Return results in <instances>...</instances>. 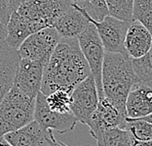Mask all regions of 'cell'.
Here are the masks:
<instances>
[{
  "instance_id": "obj_21",
  "label": "cell",
  "mask_w": 152,
  "mask_h": 146,
  "mask_svg": "<svg viewBox=\"0 0 152 146\" xmlns=\"http://www.w3.org/2000/svg\"><path fill=\"white\" fill-rule=\"evenodd\" d=\"M73 4L87 17L89 21L101 22L108 15V9L105 0H90L84 4Z\"/></svg>"
},
{
  "instance_id": "obj_33",
  "label": "cell",
  "mask_w": 152,
  "mask_h": 146,
  "mask_svg": "<svg viewBox=\"0 0 152 146\" xmlns=\"http://www.w3.org/2000/svg\"><path fill=\"white\" fill-rule=\"evenodd\" d=\"M141 119L145 120V121L149 122V123H151V124H152V113H150L149 115H147V116H145V117L141 118Z\"/></svg>"
},
{
  "instance_id": "obj_18",
  "label": "cell",
  "mask_w": 152,
  "mask_h": 146,
  "mask_svg": "<svg viewBox=\"0 0 152 146\" xmlns=\"http://www.w3.org/2000/svg\"><path fill=\"white\" fill-rule=\"evenodd\" d=\"M95 139L98 146H132L133 140L125 128L112 127L103 130Z\"/></svg>"
},
{
  "instance_id": "obj_19",
  "label": "cell",
  "mask_w": 152,
  "mask_h": 146,
  "mask_svg": "<svg viewBox=\"0 0 152 146\" xmlns=\"http://www.w3.org/2000/svg\"><path fill=\"white\" fill-rule=\"evenodd\" d=\"M125 130L129 133L133 141L152 140V124L141 119L126 118Z\"/></svg>"
},
{
  "instance_id": "obj_16",
  "label": "cell",
  "mask_w": 152,
  "mask_h": 146,
  "mask_svg": "<svg viewBox=\"0 0 152 146\" xmlns=\"http://www.w3.org/2000/svg\"><path fill=\"white\" fill-rule=\"evenodd\" d=\"M127 118L140 119L152 113V88L136 85L131 89L126 101Z\"/></svg>"
},
{
  "instance_id": "obj_8",
  "label": "cell",
  "mask_w": 152,
  "mask_h": 146,
  "mask_svg": "<svg viewBox=\"0 0 152 146\" xmlns=\"http://www.w3.org/2000/svg\"><path fill=\"white\" fill-rule=\"evenodd\" d=\"M127 114L122 112L115 104L103 95L99 98L98 106L88 121L87 126L94 138L103 130L112 127L125 128Z\"/></svg>"
},
{
  "instance_id": "obj_31",
  "label": "cell",
  "mask_w": 152,
  "mask_h": 146,
  "mask_svg": "<svg viewBox=\"0 0 152 146\" xmlns=\"http://www.w3.org/2000/svg\"><path fill=\"white\" fill-rule=\"evenodd\" d=\"M146 57H147V59H148V61H149L150 66L152 67V46H151V48H150V50L148 51V53L146 54Z\"/></svg>"
},
{
  "instance_id": "obj_6",
  "label": "cell",
  "mask_w": 152,
  "mask_h": 146,
  "mask_svg": "<svg viewBox=\"0 0 152 146\" xmlns=\"http://www.w3.org/2000/svg\"><path fill=\"white\" fill-rule=\"evenodd\" d=\"M61 38L53 27L40 30L26 38L19 47V54L20 58L39 62L45 67Z\"/></svg>"
},
{
  "instance_id": "obj_3",
  "label": "cell",
  "mask_w": 152,
  "mask_h": 146,
  "mask_svg": "<svg viewBox=\"0 0 152 146\" xmlns=\"http://www.w3.org/2000/svg\"><path fill=\"white\" fill-rule=\"evenodd\" d=\"M35 99L12 86L0 102V137L34 121Z\"/></svg>"
},
{
  "instance_id": "obj_12",
  "label": "cell",
  "mask_w": 152,
  "mask_h": 146,
  "mask_svg": "<svg viewBox=\"0 0 152 146\" xmlns=\"http://www.w3.org/2000/svg\"><path fill=\"white\" fill-rule=\"evenodd\" d=\"M53 136L52 130L43 127L36 121L3 135L11 146H50Z\"/></svg>"
},
{
  "instance_id": "obj_14",
  "label": "cell",
  "mask_w": 152,
  "mask_h": 146,
  "mask_svg": "<svg viewBox=\"0 0 152 146\" xmlns=\"http://www.w3.org/2000/svg\"><path fill=\"white\" fill-rule=\"evenodd\" d=\"M152 46V34L140 23L134 21L127 30L124 47L127 55L137 59L146 55Z\"/></svg>"
},
{
  "instance_id": "obj_15",
  "label": "cell",
  "mask_w": 152,
  "mask_h": 146,
  "mask_svg": "<svg viewBox=\"0 0 152 146\" xmlns=\"http://www.w3.org/2000/svg\"><path fill=\"white\" fill-rule=\"evenodd\" d=\"M91 22L73 3L58 19L53 27L56 29L61 38H77Z\"/></svg>"
},
{
  "instance_id": "obj_20",
  "label": "cell",
  "mask_w": 152,
  "mask_h": 146,
  "mask_svg": "<svg viewBox=\"0 0 152 146\" xmlns=\"http://www.w3.org/2000/svg\"><path fill=\"white\" fill-rule=\"evenodd\" d=\"M105 2L109 16L125 22H134V0H105Z\"/></svg>"
},
{
  "instance_id": "obj_32",
  "label": "cell",
  "mask_w": 152,
  "mask_h": 146,
  "mask_svg": "<svg viewBox=\"0 0 152 146\" xmlns=\"http://www.w3.org/2000/svg\"><path fill=\"white\" fill-rule=\"evenodd\" d=\"M0 146H11L10 145L8 142H7L5 139H4V137H0Z\"/></svg>"
},
{
  "instance_id": "obj_27",
  "label": "cell",
  "mask_w": 152,
  "mask_h": 146,
  "mask_svg": "<svg viewBox=\"0 0 152 146\" xmlns=\"http://www.w3.org/2000/svg\"><path fill=\"white\" fill-rule=\"evenodd\" d=\"M6 37H7V27L0 20V41H5Z\"/></svg>"
},
{
  "instance_id": "obj_25",
  "label": "cell",
  "mask_w": 152,
  "mask_h": 146,
  "mask_svg": "<svg viewBox=\"0 0 152 146\" xmlns=\"http://www.w3.org/2000/svg\"><path fill=\"white\" fill-rule=\"evenodd\" d=\"M12 11L10 9L8 0H0V20L5 25H7V23H8Z\"/></svg>"
},
{
  "instance_id": "obj_4",
  "label": "cell",
  "mask_w": 152,
  "mask_h": 146,
  "mask_svg": "<svg viewBox=\"0 0 152 146\" xmlns=\"http://www.w3.org/2000/svg\"><path fill=\"white\" fill-rule=\"evenodd\" d=\"M69 0H27L16 10L26 21L32 33L53 27L71 6Z\"/></svg>"
},
{
  "instance_id": "obj_7",
  "label": "cell",
  "mask_w": 152,
  "mask_h": 146,
  "mask_svg": "<svg viewBox=\"0 0 152 146\" xmlns=\"http://www.w3.org/2000/svg\"><path fill=\"white\" fill-rule=\"evenodd\" d=\"M70 112L77 122L87 125L99 103V93L92 75L79 82L70 93Z\"/></svg>"
},
{
  "instance_id": "obj_17",
  "label": "cell",
  "mask_w": 152,
  "mask_h": 146,
  "mask_svg": "<svg viewBox=\"0 0 152 146\" xmlns=\"http://www.w3.org/2000/svg\"><path fill=\"white\" fill-rule=\"evenodd\" d=\"M7 37L6 43L14 49H19L26 37L32 34L31 30L26 23V21L23 18L17 11H13L10 19L7 23Z\"/></svg>"
},
{
  "instance_id": "obj_23",
  "label": "cell",
  "mask_w": 152,
  "mask_h": 146,
  "mask_svg": "<svg viewBox=\"0 0 152 146\" xmlns=\"http://www.w3.org/2000/svg\"><path fill=\"white\" fill-rule=\"evenodd\" d=\"M133 17L152 34V0H134Z\"/></svg>"
},
{
  "instance_id": "obj_9",
  "label": "cell",
  "mask_w": 152,
  "mask_h": 146,
  "mask_svg": "<svg viewBox=\"0 0 152 146\" xmlns=\"http://www.w3.org/2000/svg\"><path fill=\"white\" fill-rule=\"evenodd\" d=\"M90 22L96 27L105 52L127 54L124 47V41L127 30L132 22L121 21L109 15L101 22Z\"/></svg>"
},
{
  "instance_id": "obj_10",
  "label": "cell",
  "mask_w": 152,
  "mask_h": 146,
  "mask_svg": "<svg viewBox=\"0 0 152 146\" xmlns=\"http://www.w3.org/2000/svg\"><path fill=\"white\" fill-rule=\"evenodd\" d=\"M34 121L48 130H56L58 133H65L74 130L78 123L71 112L58 113L52 111L46 102V95L39 92L35 99Z\"/></svg>"
},
{
  "instance_id": "obj_24",
  "label": "cell",
  "mask_w": 152,
  "mask_h": 146,
  "mask_svg": "<svg viewBox=\"0 0 152 146\" xmlns=\"http://www.w3.org/2000/svg\"><path fill=\"white\" fill-rule=\"evenodd\" d=\"M46 102L48 107L54 112L68 113L70 112V92L66 90L58 89L46 95Z\"/></svg>"
},
{
  "instance_id": "obj_30",
  "label": "cell",
  "mask_w": 152,
  "mask_h": 146,
  "mask_svg": "<svg viewBox=\"0 0 152 146\" xmlns=\"http://www.w3.org/2000/svg\"><path fill=\"white\" fill-rule=\"evenodd\" d=\"M72 3H75L77 5H81V4H84V3H87L89 2L90 0H69Z\"/></svg>"
},
{
  "instance_id": "obj_11",
  "label": "cell",
  "mask_w": 152,
  "mask_h": 146,
  "mask_svg": "<svg viewBox=\"0 0 152 146\" xmlns=\"http://www.w3.org/2000/svg\"><path fill=\"white\" fill-rule=\"evenodd\" d=\"M44 66L39 62L20 58L14 86L26 95L36 98L40 92Z\"/></svg>"
},
{
  "instance_id": "obj_29",
  "label": "cell",
  "mask_w": 152,
  "mask_h": 146,
  "mask_svg": "<svg viewBox=\"0 0 152 146\" xmlns=\"http://www.w3.org/2000/svg\"><path fill=\"white\" fill-rule=\"evenodd\" d=\"M50 146H68V145H66V144L64 143V142H61V141L57 140L56 138H55V136H53V137H52V139H51Z\"/></svg>"
},
{
  "instance_id": "obj_22",
  "label": "cell",
  "mask_w": 152,
  "mask_h": 146,
  "mask_svg": "<svg viewBox=\"0 0 152 146\" xmlns=\"http://www.w3.org/2000/svg\"><path fill=\"white\" fill-rule=\"evenodd\" d=\"M132 65L137 79V82L134 86L144 85L152 88V67L146 55L137 59H132Z\"/></svg>"
},
{
  "instance_id": "obj_13",
  "label": "cell",
  "mask_w": 152,
  "mask_h": 146,
  "mask_svg": "<svg viewBox=\"0 0 152 146\" xmlns=\"http://www.w3.org/2000/svg\"><path fill=\"white\" fill-rule=\"evenodd\" d=\"M20 61L19 51L10 47L6 41H0V102L12 88Z\"/></svg>"
},
{
  "instance_id": "obj_1",
  "label": "cell",
  "mask_w": 152,
  "mask_h": 146,
  "mask_svg": "<svg viewBox=\"0 0 152 146\" xmlns=\"http://www.w3.org/2000/svg\"><path fill=\"white\" fill-rule=\"evenodd\" d=\"M91 75L77 38H61L44 67L40 91L48 95L58 89L70 92Z\"/></svg>"
},
{
  "instance_id": "obj_2",
  "label": "cell",
  "mask_w": 152,
  "mask_h": 146,
  "mask_svg": "<svg viewBox=\"0 0 152 146\" xmlns=\"http://www.w3.org/2000/svg\"><path fill=\"white\" fill-rule=\"evenodd\" d=\"M102 81L103 95L126 113L127 97L137 82L132 58L127 54L105 52Z\"/></svg>"
},
{
  "instance_id": "obj_5",
  "label": "cell",
  "mask_w": 152,
  "mask_h": 146,
  "mask_svg": "<svg viewBox=\"0 0 152 146\" xmlns=\"http://www.w3.org/2000/svg\"><path fill=\"white\" fill-rule=\"evenodd\" d=\"M77 40L83 56L89 66L91 75L95 79L99 98L102 97L103 89L102 76L105 50L94 24H90L77 36Z\"/></svg>"
},
{
  "instance_id": "obj_28",
  "label": "cell",
  "mask_w": 152,
  "mask_h": 146,
  "mask_svg": "<svg viewBox=\"0 0 152 146\" xmlns=\"http://www.w3.org/2000/svg\"><path fill=\"white\" fill-rule=\"evenodd\" d=\"M132 146H152V140H150V141H133Z\"/></svg>"
},
{
  "instance_id": "obj_26",
  "label": "cell",
  "mask_w": 152,
  "mask_h": 146,
  "mask_svg": "<svg viewBox=\"0 0 152 146\" xmlns=\"http://www.w3.org/2000/svg\"><path fill=\"white\" fill-rule=\"evenodd\" d=\"M27 1V0H8V3H9V6H10V9L11 11H16L17 9L19 8L20 5H22L23 2Z\"/></svg>"
}]
</instances>
